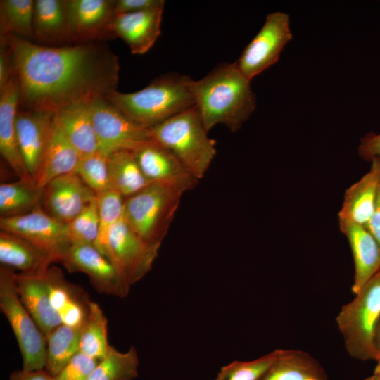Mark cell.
Returning <instances> with one entry per match:
<instances>
[{
    "label": "cell",
    "mask_w": 380,
    "mask_h": 380,
    "mask_svg": "<svg viewBox=\"0 0 380 380\" xmlns=\"http://www.w3.org/2000/svg\"><path fill=\"white\" fill-rule=\"evenodd\" d=\"M0 38L11 50L19 109L56 113L74 103L116 91L118 57L100 42L50 47L14 35Z\"/></svg>",
    "instance_id": "6da1fadb"
},
{
    "label": "cell",
    "mask_w": 380,
    "mask_h": 380,
    "mask_svg": "<svg viewBox=\"0 0 380 380\" xmlns=\"http://www.w3.org/2000/svg\"><path fill=\"white\" fill-rule=\"evenodd\" d=\"M208 132L194 106L152 127L151 138L200 180L216 155V142Z\"/></svg>",
    "instance_id": "277c9868"
},
{
    "label": "cell",
    "mask_w": 380,
    "mask_h": 380,
    "mask_svg": "<svg viewBox=\"0 0 380 380\" xmlns=\"http://www.w3.org/2000/svg\"><path fill=\"white\" fill-rule=\"evenodd\" d=\"M163 0H118L115 1L116 15L135 13L158 7H164Z\"/></svg>",
    "instance_id": "f35d334b"
},
{
    "label": "cell",
    "mask_w": 380,
    "mask_h": 380,
    "mask_svg": "<svg viewBox=\"0 0 380 380\" xmlns=\"http://www.w3.org/2000/svg\"><path fill=\"white\" fill-rule=\"evenodd\" d=\"M215 380H221V379H219L218 377H216V379Z\"/></svg>",
    "instance_id": "7dc6e473"
},
{
    "label": "cell",
    "mask_w": 380,
    "mask_h": 380,
    "mask_svg": "<svg viewBox=\"0 0 380 380\" xmlns=\"http://www.w3.org/2000/svg\"><path fill=\"white\" fill-rule=\"evenodd\" d=\"M193 94L194 106L208 132L217 124L232 132L238 131L256 107L251 80L236 62L222 63L194 81Z\"/></svg>",
    "instance_id": "7a4b0ae2"
},
{
    "label": "cell",
    "mask_w": 380,
    "mask_h": 380,
    "mask_svg": "<svg viewBox=\"0 0 380 380\" xmlns=\"http://www.w3.org/2000/svg\"><path fill=\"white\" fill-rule=\"evenodd\" d=\"M9 380H54L46 370L26 371L24 369L13 372Z\"/></svg>",
    "instance_id": "b9f144b4"
},
{
    "label": "cell",
    "mask_w": 380,
    "mask_h": 380,
    "mask_svg": "<svg viewBox=\"0 0 380 380\" xmlns=\"http://www.w3.org/2000/svg\"><path fill=\"white\" fill-rule=\"evenodd\" d=\"M0 262L2 266L20 271L37 273L47 270L52 260L43 251L15 234L1 230Z\"/></svg>",
    "instance_id": "cb8c5ba5"
},
{
    "label": "cell",
    "mask_w": 380,
    "mask_h": 380,
    "mask_svg": "<svg viewBox=\"0 0 380 380\" xmlns=\"http://www.w3.org/2000/svg\"><path fill=\"white\" fill-rule=\"evenodd\" d=\"M115 1L67 0L70 43L81 44L115 38L111 27Z\"/></svg>",
    "instance_id": "7c38bea8"
},
{
    "label": "cell",
    "mask_w": 380,
    "mask_h": 380,
    "mask_svg": "<svg viewBox=\"0 0 380 380\" xmlns=\"http://www.w3.org/2000/svg\"><path fill=\"white\" fill-rule=\"evenodd\" d=\"M108 157L99 150L82 156L75 171L96 196L111 189Z\"/></svg>",
    "instance_id": "e575fe53"
},
{
    "label": "cell",
    "mask_w": 380,
    "mask_h": 380,
    "mask_svg": "<svg viewBox=\"0 0 380 380\" xmlns=\"http://www.w3.org/2000/svg\"><path fill=\"white\" fill-rule=\"evenodd\" d=\"M34 10L32 0H1V36L14 35L27 40L34 38Z\"/></svg>",
    "instance_id": "1f68e13d"
},
{
    "label": "cell",
    "mask_w": 380,
    "mask_h": 380,
    "mask_svg": "<svg viewBox=\"0 0 380 380\" xmlns=\"http://www.w3.org/2000/svg\"><path fill=\"white\" fill-rule=\"evenodd\" d=\"M49 268L37 273H14L18 294L46 337L62 324L50 301Z\"/></svg>",
    "instance_id": "ac0fdd59"
},
{
    "label": "cell",
    "mask_w": 380,
    "mask_h": 380,
    "mask_svg": "<svg viewBox=\"0 0 380 380\" xmlns=\"http://www.w3.org/2000/svg\"><path fill=\"white\" fill-rule=\"evenodd\" d=\"M61 263L70 272L86 274L99 293L125 297L130 285L111 261L92 244H73Z\"/></svg>",
    "instance_id": "4fadbf2b"
},
{
    "label": "cell",
    "mask_w": 380,
    "mask_h": 380,
    "mask_svg": "<svg viewBox=\"0 0 380 380\" xmlns=\"http://www.w3.org/2000/svg\"><path fill=\"white\" fill-rule=\"evenodd\" d=\"M374 345L376 359L377 357L380 356V319L377 324L376 331H375Z\"/></svg>",
    "instance_id": "ee69618b"
},
{
    "label": "cell",
    "mask_w": 380,
    "mask_h": 380,
    "mask_svg": "<svg viewBox=\"0 0 380 380\" xmlns=\"http://www.w3.org/2000/svg\"><path fill=\"white\" fill-rule=\"evenodd\" d=\"M50 301L58 313L62 324L80 327L88 310L89 300H81L77 288L68 283L63 272L56 267H49Z\"/></svg>",
    "instance_id": "d4e9b609"
},
{
    "label": "cell",
    "mask_w": 380,
    "mask_h": 380,
    "mask_svg": "<svg viewBox=\"0 0 380 380\" xmlns=\"http://www.w3.org/2000/svg\"><path fill=\"white\" fill-rule=\"evenodd\" d=\"M282 349L251 361L234 360L221 368L217 377L221 380H260L279 357Z\"/></svg>",
    "instance_id": "d590c367"
},
{
    "label": "cell",
    "mask_w": 380,
    "mask_h": 380,
    "mask_svg": "<svg viewBox=\"0 0 380 380\" xmlns=\"http://www.w3.org/2000/svg\"><path fill=\"white\" fill-rule=\"evenodd\" d=\"M146 179L183 193L194 189L198 181L167 148L151 140L133 151Z\"/></svg>",
    "instance_id": "9a60e30c"
},
{
    "label": "cell",
    "mask_w": 380,
    "mask_h": 380,
    "mask_svg": "<svg viewBox=\"0 0 380 380\" xmlns=\"http://www.w3.org/2000/svg\"><path fill=\"white\" fill-rule=\"evenodd\" d=\"M14 271L0 268V308L16 338L23 357V369H44L46 364V338L21 301L15 284Z\"/></svg>",
    "instance_id": "52a82bcc"
},
{
    "label": "cell",
    "mask_w": 380,
    "mask_h": 380,
    "mask_svg": "<svg viewBox=\"0 0 380 380\" xmlns=\"http://www.w3.org/2000/svg\"><path fill=\"white\" fill-rule=\"evenodd\" d=\"M163 8L116 15L111 27L115 37L122 39L132 54H144L161 33Z\"/></svg>",
    "instance_id": "d6986e66"
},
{
    "label": "cell",
    "mask_w": 380,
    "mask_h": 380,
    "mask_svg": "<svg viewBox=\"0 0 380 380\" xmlns=\"http://www.w3.org/2000/svg\"><path fill=\"white\" fill-rule=\"evenodd\" d=\"M193 84L190 77L170 72L156 78L139 91L121 93L116 90L105 98L132 121L151 129L194 106Z\"/></svg>",
    "instance_id": "3957f363"
},
{
    "label": "cell",
    "mask_w": 380,
    "mask_h": 380,
    "mask_svg": "<svg viewBox=\"0 0 380 380\" xmlns=\"http://www.w3.org/2000/svg\"><path fill=\"white\" fill-rule=\"evenodd\" d=\"M43 189L23 180L1 184L0 215L8 217L24 215L41 205Z\"/></svg>",
    "instance_id": "4dcf8cb0"
},
{
    "label": "cell",
    "mask_w": 380,
    "mask_h": 380,
    "mask_svg": "<svg viewBox=\"0 0 380 380\" xmlns=\"http://www.w3.org/2000/svg\"><path fill=\"white\" fill-rule=\"evenodd\" d=\"M0 229L28 241L53 262H61L72 246L67 224L47 214L41 205L24 215L1 217Z\"/></svg>",
    "instance_id": "9c48e42d"
},
{
    "label": "cell",
    "mask_w": 380,
    "mask_h": 380,
    "mask_svg": "<svg viewBox=\"0 0 380 380\" xmlns=\"http://www.w3.org/2000/svg\"><path fill=\"white\" fill-rule=\"evenodd\" d=\"M15 75L11 48L1 43L0 49V88Z\"/></svg>",
    "instance_id": "60d3db41"
},
{
    "label": "cell",
    "mask_w": 380,
    "mask_h": 380,
    "mask_svg": "<svg viewBox=\"0 0 380 380\" xmlns=\"http://www.w3.org/2000/svg\"><path fill=\"white\" fill-rule=\"evenodd\" d=\"M82 156L72 145L56 120L36 179L43 189L61 175L75 172Z\"/></svg>",
    "instance_id": "7402d4cb"
},
{
    "label": "cell",
    "mask_w": 380,
    "mask_h": 380,
    "mask_svg": "<svg viewBox=\"0 0 380 380\" xmlns=\"http://www.w3.org/2000/svg\"><path fill=\"white\" fill-rule=\"evenodd\" d=\"M99 360L81 352L77 353L54 380H87Z\"/></svg>",
    "instance_id": "74e56055"
},
{
    "label": "cell",
    "mask_w": 380,
    "mask_h": 380,
    "mask_svg": "<svg viewBox=\"0 0 380 380\" xmlns=\"http://www.w3.org/2000/svg\"><path fill=\"white\" fill-rule=\"evenodd\" d=\"M359 156L366 160L380 156V134L367 133L360 139Z\"/></svg>",
    "instance_id": "ab89813d"
},
{
    "label": "cell",
    "mask_w": 380,
    "mask_h": 380,
    "mask_svg": "<svg viewBox=\"0 0 380 380\" xmlns=\"http://www.w3.org/2000/svg\"><path fill=\"white\" fill-rule=\"evenodd\" d=\"M56 113L41 109H18L16 130L20 150L28 172L36 182Z\"/></svg>",
    "instance_id": "2e32d148"
},
{
    "label": "cell",
    "mask_w": 380,
    "mask_h": 380,
    "mask_svg": "<svg viewBox=\"0 0 380 380\" xmlns=\"http://www.w3.org/2000/svg\"><path fill=\"white\" fill-rule=\"evenodd\" d=\"M96 196L73 172L54 178L43 188L41 206L47 214L67 224Z\"/></svg>",
    "instance_id": "5bb4252c"
},
{
    "label": "cell",
    "mask_w": 380,
    "mask_h": 380,
    "mask_svg": "<svg viewBox=\"0 0 380 380\" xmlns=\"http://www.w3.org/2000/svg\"><path fill=\"white\" fill-rule=\"evenodd\" d=\"M109 347L108 319L99 305L89 301L85 319L80 327L79 351L101 360Z\"/></svg>",
    "instance_id": "f546056e"
},
{
    "label": "cell",
    "mask_w": 380,
    "mask_h": 380,
    "mask_svg": "<svg viewBox=\"0 0 380 380\" xmlns=\"http://www.w3.org/2000/svg\"><path fill=\"white\" fill-rule=\"evenodd\" d=\"M99 228L96 248L104 253L113 226L123 217L125 198L116 191L109 189L97 195Z\"/></svg>",
    "instance_id": "836d02e7"
},
{
    "label": "cell",
    "mask_w": 380,
    "mask_h": 380,
    "mask_svg": "<svg viewBox=\"0 0 380 380\" xmlns=\"http://www.w3.org/2000/svg\"><path fill=\"white\" fill-rule=\"evenodd\" d=\"M90 102L74 103L56 113V122L82 157L99 150Z\"/></svg>",
    "instance_id": "603a6c76"
},
{
    "label": "cell",
    "mask_w": 380,
    "mask_h": 380,
    "mask_svg": "<svg viewBox=\"0 0 380 380\" xmlns=\"http://www.w3.org/2000/svg\"><path fill=\"white\" fill-rule=\"evenodd\" d=\"M90 110L99 150L107 156L118 151H134L152 140L151 129L132 121L105 97L91 101Z\"/></svg>",
    "instance_id": "ba28073f"
},
{
    "label": "cell",
    "mask_w": 380,
    "mask_h": 380,
    "mask_svg": "<svg viewBox=\"0 0 380 380\" xmlns=\"http://www.w3.org/2000/svg\"><path fill=\"white\" fill-rule=\"evenodd\" d=\"M159 248L144 242L122 217L111 228L103 255L132 286L151 270Z\"/></svg>",
    "instance_id": "30bf717a"
},
{
    "label": "cell",
    "mask_w": 380,
    "mask_h": 380,
    "mask_svg": "<svg viewBox=\"0 0 380 380\" xmlns=\"http://www.w3.org/2000/svg\"><path fill=\"white\" fill-rule=\"evenodd\" d=\"M292 39L289 15L279 11L268 14L262 28L236 61L238 68L251 80L279 60Z\"/></svg>",
    "instance_id": "8fae6325"
},
{
    "label": "cell",
    "mask_w": 380,
    "mask_h": 380,
    "mask_svg": "<svg viewBox=\"0 0 380 380\" xmlns=\"http://www.w3.org/2000/svg\"><path fill=\"white\" fill-rule=\"evenodd\" d=\"M69 238L73 244L94 245L99 235V217L97 196L77 216L67 224Z\"/></svg>",
    "instance_id": "8d00e7d4"
},
{
    "label": "cell",
    "mask_w": 380,
    "mask_h": 380,
    "mask_svg": "<svg viewBox=\"0 0 380 380\" xmlns=\"http://www.w3.org/2000/svg\"><path fill=\"white\" fill-rule=\"evenodd\" d=\"M19 99L18 80L14 75L0 88V153L19 179L37 184L27 171L19 147L16 130Z\"/></svg>",
    "instance_id": "e0dca14e"
},
{
    "label": "cell",
    "mask_w": 380,
    "mask_h": 380,
    "mask_svg": "<svg viewBox=\"0 0 380 380\" xmlns=\"http://www.w3.org/2000/svg\"><path fill=\"white\" fill-rule=\"evenodd\" d=\"M369 170L345 192L338 222L367 227L374 210L380 179V156L372 158Z\"/></svg>",
    "instance_id": "ffe728a7"
},
{
    "label": "cell",
    "mask_w": 380,
    "mask_h": 380,
    "mask_svg": "<svg viewBox=\"0 0 380 380\" xmlns=\"http://www.w3.org/2000/svg\"><path fill=\"white\" fill-rule=\"evenodd\" d=\"M365 380H380V376L373 374L372 376L367 377Z\"/></svg>",
    "instance_id": "bcb514c9"
},
{
    "label": "cell",
    "mask_w": 380,
    "mask_h": 380,
    "mask_svg": "<svg viewBox=\"0 0 380 380\" xmlns=\"http://www.w3.org/2000/svg\"><path fill=\"white\" fill-rule=\"evenodd\" d=\"M345 305L336 317L348 353L357 360H376L374 335L380 319V270Z\"/></svg>",
    "instance_id": "8992f818"
},
{
    "label": "cell",
    "mask_w": 380,
    "mask_h": 380,
    "mask_svg": "<svg viewBox=\"0 0 380 380\" xmlns=\"http://www.w3.org/2000/svg\"><path fill=\"white\" fill-rule=\"evenodd\" d=\"M339 227L351 248L355 266L352 291L356 294L380 270V247L365 226L339 222Z\"/></svg>",
    "instance_id": "44dd1931"
},
{
    "label": "cell",
    "mask_w": 380,
    "mask_h": 380,
    "mask_svg": "<svg viewBox=\"0 0 380 380\" xmlns=\"http://www.w3.org/2000/svg\"><path fill=\"white\" fill-rule=\"evenodd\" d=\"M260 380H328L325 371L307 353L281 350L278 359Z\"/></svg>",
    "instance_id": "4316f807"
},
{
    "label": "cell",
    "mask_w": 380,
    "mask_h": 380,
    "mask_svg": "<svg viewBox=\"0 0 380 380\" xmlns=\"http://www.w3.org/2000/svg\"><path fill=\"white\" fill-rule=\"evenodd\" d=\"M34 38L53 45L70 44L67 0L34 1Z\"/></svg>",
    "instance_id": "484cf974"
},
{
    "label": "cell",
    "mask_w": 380,
    "mask_h": 380,
    "mask_svg": "<svg viewBox=\"0 0 380 380\" xmlns=\"http://www.w3.org/2000/svg\"><path fill=\"white\" fill-rule=\"evenodd\" d=\"M108 166L111 189L125 199L152 184L143 174L133 151L112 153L108 157Z\"/></svg>",
    "instance_id": "83f0119b"
},
{
    "label": "cell",
    "mask_w": 380,
    "mask_h": 380,
    "mask_svg": "<svg viewBox=\"0 0 380 380\" xmlns=\"http://www.w3.org/2000/svg\"><path fill=\"white\" fill-rule=\"evenodd\" d=\"M377 363L375 367L374 374L379 376H380V356L376 359Z\"/></svg>",
    "instance_id": "f6af8a7d"
},
{
    "label": "cell",
    "mask_w": 380,
    "mask_h": 380,
    "mask_svg": "<svg viewBox=\"0 0 380 380\" xmlns=\"http://www.w3.org/2000/svg\"><path fill=\"white\" fill-rule=\"evenodd\" d=\"M184 193L151 184L125 199L123 218L146 243L160 248Z\"/></svg>",
    "instance_id": "5b68a950"
},
{
    "label": "cell",
    "mask_w": 380,
    "mask_h": 380,
    "mask_svg": "<svg viewBox=\"0 0 380 380\" xmlns=\"http://www.w3.org/2000/svg\"><path fill=\"white\" fill-rule=\"evenodd\" d=\"M380 247V179L375 208L367 227Z\"/></svg>",
    "instance_id": "7bdbcfd3"
},
{
    "label": "cell",
    "mask_w": 380,
    "mask_h": 380,
    "mask_svg": "<svg viewBox=\"0 0 380 380\" xmlns=\"http://www.w3.org/2000/svg\"><path fill=\"white\" fill-rule=\"evenodd\" d=\"M139 356L132 346L121 353L110 346L106 356L96 365L87 380H133L138 376Z\"/></svg>",
    "instance_id": "d6a6232c"
},
{
    "label": "cell",
    "mask_w": 380,
    "mask_h": 380,
    "mask_svg": "<svg viewBox=\"0 0 380 380\" xmlns=\"http://www.w3.org/2000/svg\"><path fill=\"white\" fill-rule=\"evenodd\" d=\"M80 327L61 324L46 337V370L58 375L79 352Z\"/></svg>",
    "instance_id": "f1b7e54d"
}]
</instances>
